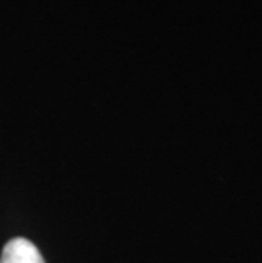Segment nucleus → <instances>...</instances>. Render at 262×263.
I'll return each instance as SVG.
<instances>
[{
  "instance_id": "nucleus-1",
  "label": "nucleus",
  "mask_w": 262,
  "mask_h": 263,
  "mask_svg": "<svg viewBox=\"0 0 262 263\" xmlns=\"http://www.w3.org/2000/svg\"><path fill=\"white\" fill-rule=\"evenodd\" d=\"M0 263H44V258L29 239L14 238L4 246Z\"/></svg>"
}]
</instances>
